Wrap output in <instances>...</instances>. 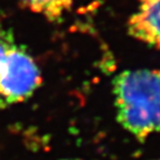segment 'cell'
I'll return each mask as SVG.
<instances>
[{"instance_id": "cell-7", "label": "cell", "mask_w": 160, "mask_h": 160, "mask_svg": "<svg viewBox=\"0 0 160 160\" xmlns=\"http://www.w3.org/2000/svg\"><path fill=\"white\" fill-rule=\"evenodd\" d=\"M158 160H160V159H158Z\"/></svg>"}, {"instance_id": "cell-2", "label": "cell", "mask_w": 160, "mask_h": 160, "mask_svg": "<svg viewBox=\"0 0 160 160\" xmlns=\"http://www.w3.org/2000/svg\"><path fill=\"white\" fill-rule=\"evenodd\" d=\"M41 82V73L33 58L25 47L15 43L8 51L0 72V107L27 100Z\"/></svg>"}, {"instance_id": "cell-4", "label": "cell", "mask_w": 160, "mask_h": 160, "mask_svg": "<svg viewBox=\"0 0 160 160\" xmlns=\"http://www.w3.org/2000/svg\"><path fill=\"white\" fill-rule=\"evenodd\" d=\"M21 6L43 16L49 21H59L71 10L73 0H20Z\"/></svg>"}, {"instance_id": "cell-1", "label": "cell", "mask_w": 160, "mask_h": 160, "mask_svg": "<svg viewBox=\"0 0 160 160\" xmlns=\"http://www.w3.org/2000/svg\"><path fill=\"white\" fill-rule=\"evenodd\" d=\"M112 85L118 122L139 140L160 133V70H126Z\"/></svg>"}, {"instance_id": "cell-6", "label": "cell", "mask_w": 160, "mask_h": 160, "mask_svg": "<svg viewBox=\"0 0 160 160\" xmlns=\"http://www.w3.org/2000/svg\"><path fill=\"white\" fill-rule=\"evenodd\" d=\"M139 1H140V3H141V2H145V1H149V0H139Z\"/></svg>"}, {"instance_id": "cell-3", "label": "cell", "mask_w": 160, "mask_h": 160, "mask_svg": "<svg viewBox=\"0 0 160 160\" xmlns=\"http://www.w3.org/2000/svg\"><path fill=\"white\" fill-rule=\"evenodd\" d=\"M128 32L141 42L160 49V0L141 2L128 21Z\"/></svg>"}, {"instance_id": "cell-5", "label": "cell", "mask_w": 160, "mask_h": 160, "mask_svg": "<svg viewBox=\"0 0 160 160\" xmlns=\"http://www.w3.org/2000/svg\"><path fill=\"white\" fill-rule=\"evenodd\" d=\"M13 45H15V40L11 31L0 27V72L2 69L6 56Z\"/></svg>"}]
</instances>
